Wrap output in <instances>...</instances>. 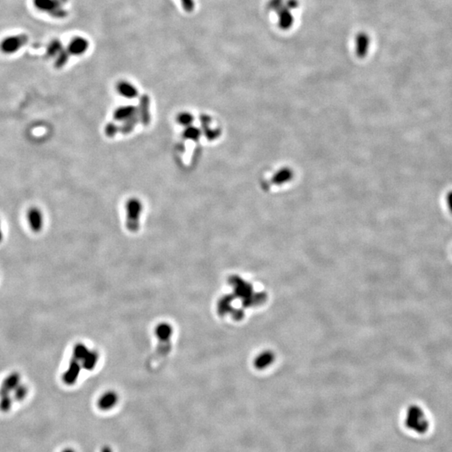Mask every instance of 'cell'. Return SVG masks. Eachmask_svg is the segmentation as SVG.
Here are the masks:
<instances>
[{
	"mask_svg": "<svg viewBox=\"0 0 452 452\" xmlns=\"http://www.w3.org/2000/svg\"><path fill=\"white\" fill-rule=\"evenodd\" d=\"M62 452H75V451H74V450L70 449V448H69V449H66V450H65V451H63Z\"/></svg>",
	"mask_w": 452,
	"mask_h": 452,
	"instance_id": "cell-17",
	"label": "cell"
},
{
	"mask_svg": "<svg viewBox=\"0 0 452 452\" xmlns=\"http://www.w3.org/2000/svg\"><path fill=\"white\" fill-rule=\"evenodd\" d=\"M3 238V230H2V226H1V224H0V243L2 242Z\"/></svg>",
	"mask_w": 452,
	"mask_h": 452,
	"instance_id": "cell-16",
	"label": "cell"
},
{
	"mask_svg": "<svg viewBox=\"0 0 452 452\" xmlns=\"http://www.w3.org/2000/svg\"><path fill=\"white\" fill-rule=\"evenodd\" d=\"M28 388L24 384H19L13 391V398L17 401L24 400L28 395Z\"/></svg>",
	"mask_w": 452,
	"mask_h": 452,
	"instance_id": "cell-11",
	"label": "cell"
},
{
	"mask_svg": "<svg viewBox=\"0 0 452 452\" xmlns=\"http://www.w3.org/2000/svg\"><path fill=\"white\" fill-rule=\"evenodd\" d=\"M81 371V363L72 358L69 363L68 368L63 374V382L67 385H72L78 379L79 374Z\"/></svg>",
	"mask_w": 452,
	"mask_h": 452,
	"instance_id": "cell-6",
	"label": "cell"
},
{
	"mask_svg": "<svg viewBox=\"0 0 452 452\" xmlns=\"http://www.w3.org/2000/svg\"><path fill=\"white\" fill-rule=\"evenodd\" d=\"M405 424L409 430L419 435L426 433L430 427V422L426 418L423 409L416 405L408 408Z\"/></svg>",
	"mask_w": 452,
	"mask_h": 452,
	"instance_id": "cell-1",
	"label": "cell"
},
{
	"mask_svg": "<svg viewBox=\"0 0 452 452\" xmlns=\"http://www.w3.org/2000/svg\"><path fill=\"white\" fill-rule=\"evenodd\" d=\"M118 403V395L115 393H106L100 398L97 402L98 407L102 411H109Z\"/></svg>",
	"mask_w": 452,
	"mask_h": 452,
	"instance_id": "cell-8",
	"label": "cell"
},
{
	"mask_svg": "<svg viewBox=\"0 0 452 452\" xmlns=\"http://www.w3.org/2000/svg\"><path fill=\"white\" fill-rule=\"evenodd\" d=\"M113 452V451L108 446H106V447H102V452Z\"/></svg>",
	"mask_w": 452,
	"mask_h": 452,
	"instance_id": "cell-15",
	"label": "cell"
},
{
	"mask_svg": "<svg viewBox=\"0 0 452 452\" xmlns=\"http://www.w3.org/2000/svg\"><path fill=\"white\" fill-rule=\"evenodd\" d=\"M28 41V37L24 34H20L17 36H11L3 39V41L1 43L0 47L3 52L10 53L15 52L19 48L22 47L23 45Z\"/></svg>",
	"mask_w": 452,
	"mask_h": 452,
	"instance_id": "cell-3",
	"label": "cell"
},
{
	"mask_svg": "<svg viewBox=\"0 0 452 452\" xmlns=\"http://www.w3.org/2000/svg\"><path fill=\"white\" fill-rule=\"evenodd\" d=\"M183 9L186 12H192L195 8V3L193 0H180Z\"/></svg>",
	"mask_w": 452,
	"mask_h": 452,
	"instance_id": "cell-13",
	"label": "cell"
},
{
	"mask_svg": "<svg viewBox=\"0 0 452 452\" xmlns=\"http://www.w3.org/2000/svg\"><path fill=\"white\" fill-rule=\"evenodd\" d=\"M27 220L30 230L34 233L41 231L44 225V216L41 210L37 207H31L27 212Z\"/></svg>",
	"mask_w": 452,
	"mask_h": 452,
	"instance_id": "cell-4",
	"label": "cell"
},
{
	"mask_svg": "<svg viewBox=\"0 0 452 452\" xmlns=\"http://www.w3.org/2000/svg\"><path fill=\"white\" fill-rule=\"evenodd\" d=\"M446 202H447V208L452 214V190L448 192L446 196Z\"/></svg>",
	"mask_w": 452,
	"mask_h": 452,
	"instance_id": "cell-14",
	"label": "cell"
},
{
	"mask_svg": "<svg viewBox=\"0 0 452 452\" xmlns=\"http://www.w3.org/2000/svg\"><path fill=\"white\" fill-rule=\"evenodd\" d=\"M97 353H95V352H88L87 356L85 357V358L81 362L84 369H88V370L93 369L95 367V364L97 363Z\"/></svg>",
	"mask_w": 452,
	"mask_h": 452,
	"instance_id": "cell-10",
	"label": "cell"
},
{
	"mask_svg": "<svg viewBox=\"0 0 452 452\" xmlns=\"http://www.w3.org/2000/svg\"><path fill=\"white\" fill-rule=\"evenodd\" d=\"M88 352L89 351H88L86 346L83 345L82 343H78L73 348V358H72L81 363L85 357L87 356Z\"/></svg>",
	"mask_w": 452,
	"mask_h": 452,
	"instance_id": "cell-9",
	"label": "cell"
},
{
	"mask_svg": "<svg viewBox=\"0 0 452 452\" xmlns=\"http://www.w3.org/2000/svg\"><path fill=\"white\" fill-rule=\"evenodd\" d=\"M67 0H34V5L39 10L57 18H63L66 15V11L63 8Z\"/></svg>",
	"mask_w": 452,
	"mask_h": 452,
	"instance_id": "cell-2",
	"label": "cell"
},
{
	"mask_svg": "<svg viewBox=\"0 0 452 452\" xmlns=\"http://www.w3.org/2000/svg\"><path fill=\"white\" fill-rule=\"evenodd\" d=\"M13 405V399L10 395H2L0 396V411L2 412H8L10 411Z\"/></svg>",
	"mask_w": 452,
	"mask_h": 452,
	"instance_id": "cell-12",
	"label": "cell"
},
{
	"mask_svg": "<svg viewBox=\"0 0 452 452\" xmlns=\"http://www.w3.org/2000/svg\"><path fill=\"white\" fill-rule=\"evenodd\" d=\"M88 47H89L88 40L82 37H76L71 40L67 47V50L71 55H80L86 52Z\"/></svg>",
	"mask_w": 452,
	"mask_h": 452,
	"instance_id": "cell-7",
	"label": "cell"
},
{
	"mask_svg": "<svg viewBox=\"0 0 452 452\" xmlns=\"http://www.w3.org/2000/svg\"><path fill=\"white\" fill-rule=\"evenodd\" d=\"M20 380V374L17 372H13L8 374V376L3 379V383L0 386V396L10 395V393L15 390L16 387L21 384Z\"/></svg>",
	"mask_w": 452,
	"mask_h": 452,
	"instance_id": "cell-5",
	"label": "cell"
}]
</instances>
